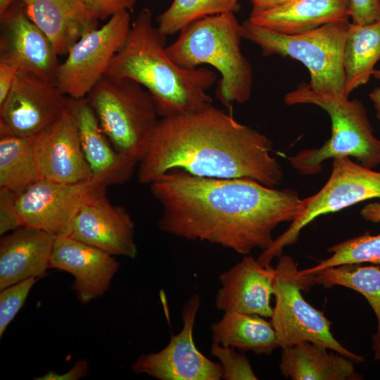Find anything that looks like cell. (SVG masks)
<instances>
[{
    "label": "cell",
    "instance_id": "cell-26",
    "mask_svg": "<svg viewBox=\"0 0 380 380\" xmlns=\"http://www.w3.org/2000/svg\"><path fill=\"white\" fill-rule=\"evenodd\" d=\"M298 276L301 277L304 289L315 284L322 285L325 288L341 286L361 293L369 303L377 319V329L372 338H380L379 265L345 264Z\"/></svg>",
    "mask_w": 380,
    "mask_h": 380
},
{
    "label": "cell",
    "instance_id": "cell-13",
    "mask_svg": "<svg viewBox=\"0 0 380 380\" xmlns=\"http://www.w3.org/2000/svg\"><path fill=\"white\" fill-rule=\"evenodd\" d=\"M201 297L194 294L182 312V328L171 336L168 344L156 353L141 355L132 365L137 374H146L160 380H220L222 369L197 348L193 331Z\"/></svg>",
    "mask_w": 380,
    "mask_h": 380
},
{
    "label": "cell",
    "instance_id": "cell-41",
    "mask_svg": "<svg viewBox=\"0 0 380 380\" xmlns=\"http://www.w3.org/2000/svg\"><path fill=\"white\" fill-rule=\"evenodd\" d=\"M19 0H0V15L14 2Z\"/></svg>",
    "mask_w": 380,
    "mask_h": 380
},
{
    "label": "cell",
    "instance_id": "cell-14",
    "mask_svg": "<svg viewBox=\"0 0 380 380\" xmlns=\"http://www.w3.org/2000/svg\"><path fill=\"white\" fill-rule=\"evenodd\" d=\"M0 19V62L18 72L55 81L58 56L45 34L29 18L23 4L13 3Z\"/></svg>",
    "mask_w": 380,
    "mask_h": 380
},
{
    "label": "cell",
    "instance_id": "cell-33",
    "mask_svg": "<svg viewBox=\"0 0 380 380\" xmlns=\"http://www.w3.org/2000/svg\"><path fill=\"white\" fill-rule=\"evenodd\" d=\"M91 15L99 21H106L115 14L127 11L132 13L136 0H82Z\"/></svg>",
    "mask_w": 380,
    "mask_h": 380
},
{
    "label": "cell",
    "instance_id": "cell-6",
    "mask_svg": "<svg viewBox=\"0 0 380 380\" xmlns=\"http://www.w3.org/2000/svg\"><path fill=\"white\" fill-rule=\"evenodd\" d=\"M242 25L244 39L259 46L262 55H279L300 61L310 72L309 86L313 90L345 97L343 53L350 25L348 20L293 34L278 33L248 20Z\"/></svg>",
    "mask_w": 380,
    "mask_h": 380
},
{
    "label": "cell",
    "instance_id": "cell-7",
    "mask_svg": "<svg viewBox=\"0 0 380 380\" xmlns=\"http://www.w3.org/2000/svg\"><path fill=\"white\" fill-rule=\"evenodd\" d=\"M86 99L113 146L139 163L160 122L150 93L134 80L105 75Z\"/></svg>",
    "mask_w": 380,
    "mask_h": 380
},
{
    "label": "cell",
    "instance_id": "cell-3",
    "mask_svg": "<svg viewBox=\"0 0 380 380\" xmlns=\"http://www.w3.org/2000/svg\"><path fill=\"white\" fill-rule=\"evenodd\" d=\"M166 38L154 25L151 11L141 9L106 74L140 84L151 95L161 118L211 104L207 90L217 81L213 70L184 68L173 61L167 52Z\"/></svg>",
    "mask_w": 380,
    "mask_h": 380
},
{
    "label": "cell",
    "instance_id": "cell-39",
    "mask_svg": "<svg viewBox=\"0 0 380 380\" xmlns=\"http://www.w3.org/2000/svg\"><path fill=\"white\" fill-rule=\"evenodd\" d=\"M369 96L376 110V118L380 121V87L374 88Z\"/></svg>",
    "mask_w": 380,
    "mask_h": 380
},
{
    "label": "cell",
    "instance_id": "cell-5",
    "mask_svg": "<svg viewBox=\"0 0 380 380\" xmlns=\"http://www.w3.org/2000/svg\"><path fill=\"white\" fill-rule=\"evenodd\" d=\"M284 100L288 106H317L328 113L331 122V137L321 147L305 149L288 158L299 174H317L324 160L340 157L355 158L370 169L380 165V140L374 137L360 101L316 91L305 82L286 94Z\"/></svg>",
    "mask_w": 380,
    "mask_h": 380
},
{
    "label": "cell",
    "instance_id": "cell-12",
    "mask_svg": "<svg viewBox=\"0 0 380 380\" xmlns=\"http://www.w3.org/2000/svg\"><path fill=\"white\" fill-rule=\"evenodd\" d=\"M71 101L54 81L18 72L0 103V133L35 136L68 110Z\"/></svg>",
    "mask_w": 380,
    "mask_h": 380
},
{
    "label": "cell",
    "instance_id": "cell-1",
    "mask_svg": "<svg viewBox=\"0 0 380 380\" xmlns=\"http://www.w3.org/2000/svg\"><path fill=\"white\" fill-rule=\"evenodd\" d=\"M150 190L162 208L161 231L243 255L267 248L273 230L293 222L304 208L303 199L291 189L246 178L198 177L179 169L160 176Z\"/></svg>",
    "mask_w": 380,
    "mask_h": 380
},
{
    "label": "cell",
    "instance_id": "cell-25",
    "mask_svg": "<svg viewBox=\"0 0 380 380\" xmlns=\"http://www.w3.org/2000/svg\"><path fill=\"white\" fill-rule=\"evenodd\" d=\"M380 61V21L368 25H350L343 53V94H350L368 82Z\"/></svg>",
    "mask_w": 380,
    "mask_h": 380
},
{
    "label": "cell",
    "instance_id": "cell-20",
    "mask_svg": "<svg viewBox=\"0 0 380 380\" xmlns=\"http://www.w3.org/2000/svg\"><path fill=\"white\" fill-rule=\"evenodd\" d=\"M56 236L21 227L0 239V290L28 278L44 276L49 268Z\"/></svg>",
    "mask_w": 380,
    "mask_h": 380
},
{
    "label": "cell",
    "instance_id": "cell-11",
    "mask_svg": "<svg viewBox=\"0 0 380 380\" xmlns=\"http://www.w3.org/2000/svg\"><path fill=\"white\" fill-rule=\"evenodd\" d=\"M106 187L91 180L72 184L39 179L17 196L23 227L45 231L56 236L69 235L80 209L106 194Z\"/></svg>",
    "mask_w": 380,
    "mask_h": 380
},
{
    "label": "cell",
    "instance_id": "cell-22",
    "mask_svg": "<svg viewBox=\"0 0 380 380\" xmlns=\"http://www.w3.org/2000/svg\"><path fill=\"white\" fill-rule=\"evenodd\" d=\"M350 18L349 0H294L274 8L251 11L248 20L278 33L293 34Z\"/></svg>",
    "mask_w": 380,
    "mask_h": 380
},
{
    "label": "cell",
    "instance_id": "cell-23",
    "mask_svg": "<svg viewBox=\"0 0 380 380\" xmlns=\"http://www.w3.org/2000/svg\"><path fill=\"white\" fill-rule=\"evenodd\" d=\"M279 368L292 380H359L354 362L327 347L305 341L282 348Z\"/></svg>",
    "mask_w": 380,
    "mask_h": 380
},
{
    "label": "cell",
    "instance_id": "cell-42",
    "mask_svg": "<svg viewBox=\"0 0 380 380\" xmlns=\"http://www.w3.org/2000/svg\"><path fill=\"white\" fill-rule=\"evenodd\" d=\"M372 76L377 80H380V70H375Z\"/></svg>",
    "mask_w": 380,
    "mask_h": 380
},
{
    "label": "cell",
    "instance_id": "cell-8",
    "mask_svg": "<svg viewBox=\"0 0 380 380\" xmlns=\"http://www.w3.org/2000/svg\"><path fill=\"white\" fill-rule=\"evenodd\" d=\"M275 270V305L270 318L279 348L309 341L323 345L354 362H363L361 355L344 347L334 336L331 322L323 312L305 300L301 293L303 286L298 275V263L293 258L280 255Z\"/></svg>",
    "mask_w": 380,
    "mask_h": 380
},
{
    "label": "cell",
    "instance_id": "cell-31",
    "mask_svg": "<svg viewBox=\"0 0 380 380\" xmlns=\"http://www.w3.org/2000/svg\"><path fill=\"white\" fill-rule=\"evenodd\" d=\"M37 278L31 277L9 286L0 292V336L22 308Z\"/></svg>",
    "mask_w": 380,
    "mask_h": 380
},
{
    "label": "cell",
    "instance_id": "cell-32",
    "mask_svg": "<svg viewBox=\"0 0 380 380\" xmlns=\"http://www.w3.org/2000/svg\"><path fill=\"white\" fill-rule=\"evenodd\" d=\"M18 195L0 188V235L2 236L23 227L17 207Z\"/></svg>",
    "mask_w": 380,
    "mask_h": 380
},
{
    "label": "cell",
    "instance_id": "cell-38",
    "mask_svg": "<svg viewBox=\"0 0 380 380\" xmlns=\"http://www.w3.org/2000/svg\"><path fill=\"white\" fill-rule=\"evenodd\" d=\"M253 8L252 11H262L277 7L288 4L294 0H250Z\"/></svg>",
    "mask_w": 380,
    "mask_h": 380
},
{
    "label": "cell",
    "instance_id": "cell-9",
    "mask_svg": "<svg viewBox=\"0 0 380 380\" xmlns=\"http://www.w3.org/2000/svg\"><path fill=\"white\" fill-rule=\"evenodd\" d=\"M380 198V172L354 163L349 157L333 160L332 170L324 186L315 194L303 199L300 215L258 258L270 266L285 247L296 243L301 230L319 216L333 213L357 203Z\"/></svg>",
    "mask_w": 380,
    "mask_h": 380
},
{
    "label": "cell",
    "instance_id": "cell-30",
    "mask_svg": "<svg viewBox=\"0 0 380 380\" xmlns=\"http://www.w3.org/2000/svg\"><path fill=\"white\" fill-rule=\"evenodd\" d=\"M211 354L220 360L224 380H256L258 376L253 370L248 357L235 350V348L213 343Z\"/></svg>",
    "mask_w": 380,
    "mask_h": 380
},
{
    "label": "cell",
    "instance_id": "cell-10",
    "mask_svg": "<svg viewBox=\"0 0 380 380\" xmlns=\"http://www.w3.org/2000/svg\"><path fill=\"white\" fill-rule=\"evenodd\" d=\"M132 24L130 12L120 11L84 34L59 63L55 82L72 99L86 98L106 75Z\"/></svg>",
    "mask_w": 380,
    "mask_h": 380
},
{
    "label": "cell",
    "instance_id": "cell-28",
    "mask_svg": "<svg viewBox=\"0 0 380 380\" xmlns=\"http://www.w3.org/2000/svg\"><path fill=\"white\" fill-rule=\"evenodd\" d=\"M239 9V0H173L158 16L157 26L167 37L206 17Z\"/></svg>",
    "mask_w": 380,
    "mask_h": 380
},
{
    "label": "cell",
    "instance_id": "cell-24",
    "mask_svg": "<svg viewBox=\"0 0 380 380\" xmlns=\"http://www.w3.org/2000/svg\"><path fill=\"white\" fill-rule=\"evenodd\" d=\"M210 330L213 343L241 352L270 355L279 347L272 322L257 315L224 312L222 318L211 325Z\"/></svg>",
    "mask_w": 380,
    "mask_h": 380
},
{
    "label": "cell",
    "instance_id": "cell-16",
    "mask_svg": "<svg viewBox=\"0 0 380 380\" xmlns=\"http://www.w3.org/2000/svg\"><path fill=\"white\" fill-rule=\"evenodd\" d=\"M120 267L118 260L99 248L69 235L55 238L49 268L70 274L71 289L82 304L102 296Z\"/></svg>",
    "mask_w": 380,
    "mask_h": 380
},
{
    "label": "cell",
    "instance_id": "cell-15",
    "mask_svg": "<svg viewBox=\"0 0 380 380\" xmlns=\"http://www.w3.org/2000/svg\"><path fill=\"white\" fill-rule=\"evenodd\" d=\"M33 153L39 179L66 184L91 180L77 125L70 108L34 136Z\"/></svg>",
    "mask_w": 380,
    "mask_h": 380
},
{
    "label": "cell",
    "instance_id": "cell-27",
    "mask_svg": "<svg viewBox=\"0 0 380 380\" xmlns=\"http://www.w3.org/2000/svg\"><path fill=\"white\" fill-rule=\"evenodd\" d=\"M33 139L0 133V188L19 195L39 179Z\"/></svg>",
    "mask_w": 380,
    "mask_h": 380
},
{
    "label": "cell",
    "instance_id": "cell-35",
    "mask_svg": "<svg viewBox=\"0 0 380 380\" xmlns=\"http://www.w3.org/2000/svg\"><path fill=\"white\" fill-rule=\"evenodd\" d=\"M89 373V362L80 360L68 372L59 374L49 371L45 374L37 378V380H77L86 376Z\"/></svg>",
    "mask_w": 380,
    "mask_h": 380
},
{
    "label": "cell",
    "instance_id": "cell-34",
    "mask_svg": "<svg viewBox=\"0 0 380 380\" xmlns=\"http://www.w3.org/2000/svg\"><path fill=\"white\" fill-rule=\"evenodd\" d=\"M350 18L355 25L380 21V0H349Z\"/></svg>",
    "mask_w": 380,
    "mask_h": 380
},
{
    "label": "cell",
    "instance_id": "cell-19",
    "mask_svg": "<svg viewBox=\"0 0 380 380\" xmlns=\"http://www.w3.org/2000/svg\"><path fill=\"white\" fill-rule=\"evenodd\" d=\"M70 110L77 125L91 180L106 187L128 182L138 163L113 146L87 99H72Z\"/></svg>",
    "mask_w": 380,
    "mask_h": 380
},
{
    "label": "cell",
    "instance_id": "cell-40",
    "mask_svg": "<svg viewBox=\"0 0 380 380\" xmlns=\"http://www.w3.org/2000/svg\"><path fill=\"white\" fill-rule=\"evenodd\" d=\"M372 349L374 351V360L380 362V338H372Z\"/></svg>",
    "mask_w": 380,
    "mask_h": 380
},
{
    "label": "cell",
    "instance_id": "cell-2",
    "mask_svg": "<svg viewBox=\"0 0 380 380\" xmlns=\"http://www.w3.org/2000/svg\"><path fill=\"white\" fill-rule=\"evenodd\" d=\"M265 134L209 104L160 120L138 163L137 177L150 184L173 169L203 177L255 180L274 187L283 172Z\"/></svg>",
    "mask_w": 380,
    "mask_h": 380
},
{
    "label": "cell",
    "instance_id": "cell-4",
    "mask_svg": "<svg viewBox=\"0 0 380 380\" xmlns=\"http://www.w3.org/2000/svg\"><path fill=\"white\" fill-rule=\"evenodd\" d=\"M243 27L234 12L198 20L179 32L167 46L169 56L179 66L193 69L213 66L221 76L216 98L225 107L243 103L251 97L253 84L251 65L241 51Z\"/></svg>",
    "mask_w": 380,
    "mask_h": 380
},
{
    "label": "cell",
    "instance_id": "cell-29",
    "mask_svg": "<svg viewBox=\"0 0 380 380\" xmlns=\"http://www.w3.org/2000/svg\"><path fill=\"white\" fill-rule=\"evenodd\" d=\"M331 255L316 265L298 270V275H306L331 267L345 264L369 263L380 266V234L369 232L336 243L327 249Z\"/></svg>",
    "mask_w": 380,
    "mask_h": 380
},
{
    "label": "cell",
    "instance_id": "cell-18",
    "mask_svg": "<svg viewBox=\"0 0 380 380\" xmlns=\"http://www.w3.org/2000/svg\"><path fill=\"white\" fill-rule=\"evenodd\" d=\"M276 276L275 268L264 266L253 257L246 255L220 274L216 309L271 317Z\"/></svg>",
    "mask_w": 380,
    "mask_h": 380
},
{
    "label": "cell",
    "instance_id": "cell-37",
    "mask_svg": "<svg viewBox=\"0 0 380 380\" xmlns=\"http://www.w3.org/2000/svg\"><path fill=\"white\" fill-rule=\"evenodd\" d=\"M362 217L369 222H380V202L367 204L360 211Z\"/></svg>",
    "mask_w": 380,
    "mask_h": 380
},
{
    "label": "cell",
    "instance_id": "cell-21",
    "mask_svg": "<svg viewBox=\"0 0 380 380\" xmlns=\"http://www.w3.org/2000/svg\"><path fill=\"white\" fill-rule=\"evenodd\" d=\"M29 18L45 34L56 54L66 56L99 20L82 0H19Z\"/></svg>",
    "mask_w": 380,
    "mask_h": 380
},
{
    "label": "cell",
    "instance_id": "cell-36",
    "mask_svg": "<svg viewBox=\"0 0 380 380\" xmlns=\"http://www.w3.org/2000/svg\"><path fill=\"white\" fill-rule=\"evenodd\" d=\"M18 72L14 66L0 62V103L8 94Z\"/></svg>",
    "mask_w": 380,
    "mask_h": 380
},
{
    "label": "cell",
    "instance_id": "cell-17",
    "mask_svg": "<svg viewBox=\"0 0 380 380\" xmlns=\"http://www.w3.org/2000/svg\"><path fill=\"white\" fill-rule=\"evenodd\" d=\"M134 223L125 208L106 194L86 203L76 215L69 236L112 255L136 258Z\"/></svg>",
    "mask_w": 380,
    "mask_h": 380
}]
</instances>
